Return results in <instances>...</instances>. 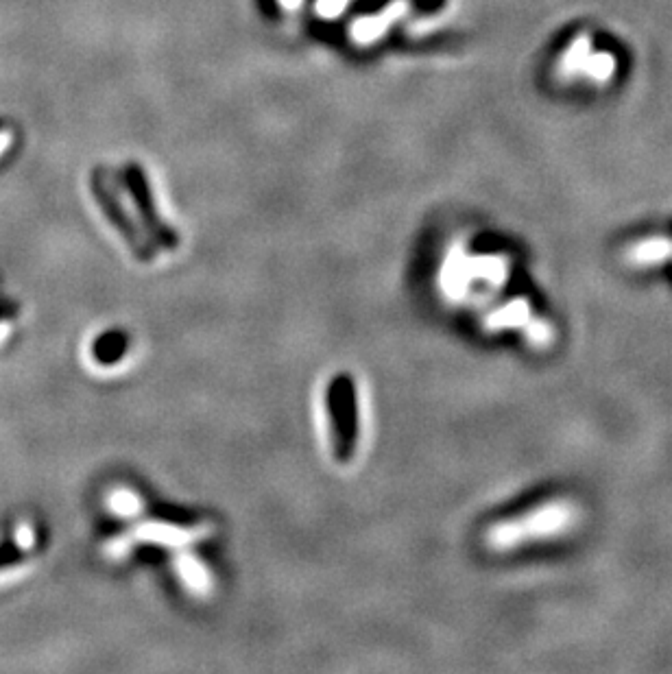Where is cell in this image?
<instances>
[{"label": "cell", "instance_id": "2", "mask_svg": "<svg viewBox=\"0 0 672 674\" xmlns=\"http://www.w3.org/2000/svg\"><path fill=\"white\" fill-rule=\"evenodd\" d=\"M328 419L334 459H339V463H350L358 443V393L356 382L347 373H341L330 382Z\"/></svg>", "mask_w": 672, "mask_h": 674}, {"label": "cell", "instance_id": "9", "mask_svg": "<svg viewBox=\"0 0 672 674\" xmlns=\"http://www.w3.org/2000/svg\"><path fill=\"white\" fill-rule=\"evenodd\" d=\"M16 546H20L22 550H27V552L35 546V537H33V531L29 526H20L16 531Z\"/></svg>", "mask_w": 672, "mask_h": 674}, {"label": "cell", "instance_id": "10", "mask_svg": "<svg viewBox=\"0 0 672 674\" xmlns=\"http://www.w3.org/2000/svg\"><path fill=\"white\" fill-rule=\"evenodd\" d=\"M112 504H114V509L120 511V513H129L131 511V498L125 496V493H123V496H116Z\"/></svg>", "mask_w": 672, "mask_h": 674}, {"label": "cell", "instance_id": "6", "mask_svg": "<svg viewBox=\"0 0 672 674\" xmlns=\"http://www.w3.org/2000/svg\"><path fill=\"white\" fill-rule=\"evenodd\" d=\"M125 349H127L125 336L110 332L94 343V356L99 363H116V360L125 354Z\"/></svg>", "mask_w": 672, "mask_h": 674}, {"label": "cell", "instance_id": "1", "mask_svg": "<svg viewBox=\"0 0 672 674\" xmlns=\"http://www.w3.org/2000/svg\"><path fill=\"white\" fill-rule=\"evenodd\" d=\"M576 520V509L566 500H552L526 511L515 520L502 522L489 531V544L494 548H515L526 541L557 537L566 533Z\"/></svg>", "mask_w": 672, "mask_h": 674}, {"label": "cell", "instance_id": "8", "mask_svg": "<svg viewBox=\"0 0 672 674\" xmlns=\"http://www.w3.org/2000/svg\"><path fill=\"white\" fill-rule=\"evenodd\" d=\"M18 319V310L9 304H0V343H3L9 332L14 330V323Z\"/></svg>", "mask_w": 672, "mask_h": 674}, {"label": "cell", "instance_id": "5", "mask_svg": "<svg viewBox=\"0 0 672 674\" xmlns=\"http://www.w3.org/2000/svg\"><path fill=\"white\" fill-rule=\"evenodd\" d=\"M627 258L631 264H635V267H642V269L657 267V264H662L668 258H672V240L664 236L640 240V243H635L629 249Z\"/></svg>", "mask_w": 672, "mask_h": 674}, {"label": "cell", "instance_id": "4", "mask_svg": "<svg viewBox=\"0 0 672 674\" xmlns=\"http://www.w3.org/2000/svg\"><path fill=\"white\" fill-rule=\"evenodd\" d=\"M131 192H134V201L138 203V210L142 214L144 223H147V230H149L151 238L158 240V243L162 247H166V249H175L177 247V238L158 219V214H155V210H153V201H151V195H149V190H147V184H142V179L138 177V173L131 175Z\"/></svg>", "mask_w": 672, "mask_h": 674}, {"label": "cell", "instance_id": "3", "mask_svg": "<svg viewBox=\"0 0 672 674\" xmlns=\"http://www.w3.org/2000/svg\"><path fill=\"white\" fill-rule=\"evenodd\" d=\"M94 195H96V199H99L105 214L112 219V223H114L116 230L120 232V236L125 238V243L129 245V249L134 251V256L142 262H151L153 260V247L149 245L147 236L140 232V227L136 225V221L131 219V214L125 210L123 201H120L114 186L105 184L101 177H96Z\"/></svg>", "mask_w": 672, "mask_h": 674}, {"label": "cell", "instance_id": "7", "mask_svg": "<svg viewBox=\"0 0 672 674\" xmlns=\"http://www.w3.org/2000/svg\"><path fill=\"white\" fill-rule=\"evenodd\" d=\"M24 557H27V550H22L16 544L0 546V572L16 568V565H20L24 561Z\"/></svg>", "mask_w": 672, "mask_h": 674}]
</instances>
